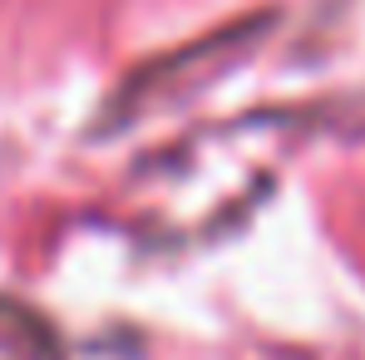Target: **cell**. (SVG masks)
<instances>
[{
    "instance_id": "6da1fadb",
    "label": "cell",
    "mask_w": 365,
    "mask_h": 360,
    "mask_svg": "<svg viewBox=\"0 0 365 360\" xmlns=\"http://www.w3.org/2000/svg\"><path fill=\"white\" fill-rule=\"evenodd\" d=\"M272 30V15H247V20H232L202 40H187L178 50L158 55V60L138 64L119 89L114 99L104 104V128H119V123H138L168 104H182L192 94H202L207 84H217L237 60H247Z\"/></svg>"
}]
</instances>
